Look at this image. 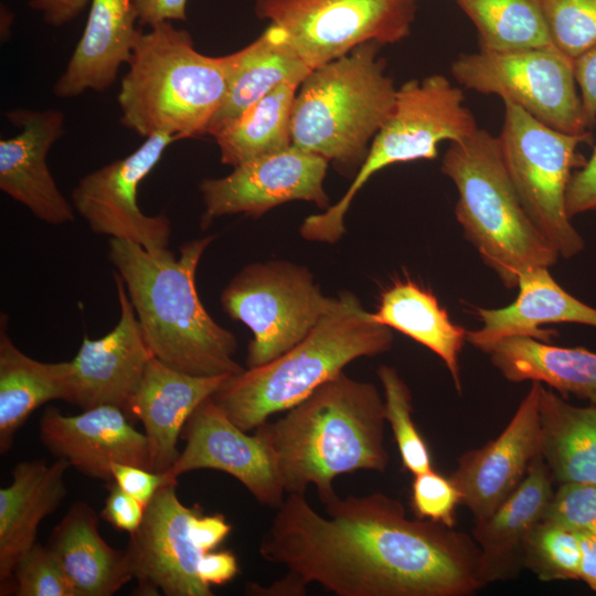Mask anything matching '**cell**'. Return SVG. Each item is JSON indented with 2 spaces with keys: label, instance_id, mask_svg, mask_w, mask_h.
Returning a JSON list of instances; mask_svg holds the SVG:
<instances>
[{
  "label": "cell",
  "instance_id": "obj_1",
  "mask_svg": "<svg viewBox=\"0 0 596 596\" xmlns=\"http://www.w3.org/2000/svg\"><path fill=\"white\" fill-rule=\"evenodd\" d=\"M323 505L326 515L305 494L288 493L262 538V557L287 570L278 581L287 595H304L311 583L337 596H469L482 588L471 535L409 519L382 492Z\"/></svg>",
  "mask_w": 596,
  "mask_h": 596
},
{
  "label": "cell",
  "instance_id": "obj_2",
  "mask_svg": "<svg viewBox=\"0 0 596 596\" xmlns=\"http://www.w3.org/2000/svg\"><path fill=\"white\" fill-rule=\"evenodd\" d=\"M275 422L255 433L268 448L287 493L313 485L326 504L338 494L333 480L356 470L384 471V401L372 383L343 372L317 387Z\"/></svg>",
  "mask_w": 596,
  "mask_h": 596
},
{
  "label": "cell",
  "instance_id": "obj_3",
  "mask_svg": "<svg viewBox=\"0 0 596 596\" xmlns=\"http://www.w3.org/2000/svg\"><path fill=\"white\" fill-rule=\"evenodd\" d=\"M213 236L153 254L137 243L110 237L108 258L126 290L153 355L164 364L198 376L235 375V336L205 310L195 286L200 258Z\"/></svg>",
  "mask_w": 596,
  "mask_h": 596
},
{
  "label": "cell",
  "instance_id": "obj_4",
  "mask_svg": "<svg viewBox=\"0 0 596 596\" xmlns=\"http://www.w3.org/2000/svg\"><path fill=\"white\" fill-rule=\"evenodd\" d=\"M117 102L120 123L145 138L175 140L205 135L221 107L233 70V54L207 56L185 30L166 21L140 31Z\"/></svg>",
  "mask_w": 596,
  "mask_h": 596
},
{
  "label": "cell",
  "instance_id": "obj_5",
  "mask_svg": "<svg viewBox=\"0 0 596 596\" xmlns=\"http://www.w3.org/2000/svg\"><path fill=\"white\" fill-rule=\"evenodd\" d=\"M340 297V305L299 343L266 364L228 376L212 395L236 426L255 430L270 415L304 401L353 360L390 350L391 328L375 322L352 294Z\"/></svg>",
  "mask_w": 596,
  "mask_h": 596
},
{
  "label": "cell",
  "instance_id": "obj_6",
  "mask_svg": "<svg viewBox=\"0 0 596 596\" xmlns=\"http://www.w3.org/2000/svg\"><path fill=\"white\" fill-rule=\"evenodd\" d=\"M441 172L456 185V217L482 260L508 288L521 273L550 267L557 252L523 207L507 170L498 137L478 129L450 142Z\"/></svg>",
  "mask_w": 596,
  "mask_h": 596
},
{
  "label": "cell",
  "instance_id": "obj_7",
  "mask_svg": "<svg viewBox=\"0 0 596 596\" xmlns=\"http://www.w3.org/2000/svg\"><path fill=\"white\" fill-rule=\"evenodd\" d=\"M377 44L364 43L306 77L292 107L291 145L343 166L363 159L397 92Z\"/></svg>",
  "mask_w": 596,
  "mask_h": 596
},
{
  "label": "cell",
  "instance_id": "obj_8",
  "mask_svg": "<svg viewBox=\"0 0 596 596\" xmlns=\"http://www.w3.org/2000/svg\"><path fill=\"white\" fill-rule=\"evenodd\" d=\"M504 104L498 136L501 153L526 213L558 256H575L584 240L571 223L565 207L566 190L574 168L585 158L577 151L592 134L571 135L549 127L521 107Z\"/></svg>",
  "mask_w": 596,
  "mask_h": 596
},
{
  "label": "cell",
  "instance_id": "obj_9",
  "mask_svg": "<svg viewBox=\"0 0 596 596\" xmlns=\"http://www.w3.org/2000/svg\"><path fill=\"white\" fill-rule=\"evenodd\" d=\"M341 297L321 294L310 273L285 262L251 264L225 287L223 310L253 333L248 368L266 364L305 339Z\"/></svg>",
  "mask_w": 596,
  "mask_h": 596
},
{
  "label": "cell",
  "instance_id": "obj_10",
  "mask_svg": "<svg viewBox=\"0 0 596 596\" xmlns=\"http://www.w3.org/2000/svg\"><path fill=\"white\" fill-rule=\"evenodd\" d=\"M468 89L497 95L556 130L583 135L589 128L576 91L573 60L554 45L460 54L450 67Z\"/></svg>",
  "mask_w": 596,
  "mask_h": 596
},
{
  "label": "cell",
  "instance_id": "obj_11",
  "mask_svg": "<svg viewBox=\"0 0 596 596\" xmlns=\"http://www.w3.org/2000/svg\"><path fill=\"white\" fill-rule=\"evenodd\" d=\"M421 0H257L256 14L277 25L313 71L368 43L405 39Z\"/></svg>",
  "mask_w": 596,
  "mask_h": 596
},
{
  "label": "cell",
  "instance_id": "obj_12",
  "mask_svg": "<svg viewBox=\"0 0 596 596\" xmlns=\"http://www.w3.org/2000/svg\"><path fill=\"white\" fill-rule=\"evenodd\" d=\"M464 100L462 91L440 74L404 83L361 169L336 203L337 212L344 214L356 192L379 170L398 162L435 159L440 141L459 142L472 136L479 128Z\"/></svg>",
  "mask_w": 596,
  "mask_h": 596
},
{
  "label": "cell",
  "instance_id": "obj_13",
  "mask_svg": "<svg viewBox=\"0 0 596 596\" xmlns=\"http://www.w3.org/2000/svg\"><path fill=\"white\" fill-rule=\"evenodd\" d=\"M174 141L166 134L147 137L130 155L78 181L71 194L72 204L94 233L137 243L153 254L168 248L172 232L169 217L145 214L137 193L140 182Z\"/></svg>",
  "mask_w": 596,
  "mask_h": 596
},
{
  "label": "cell",
  "instance_id": "obj_14",
  "mask_svg": "<svg viewBox=\"0 0 596 596\" xmlns=\"http://www.w3.org/2000/svg\"><path fill=\"white\" fill-rule=\"evenodd\" d=\"M175 483L161 487L146 505L140 526L126 552L138 595L212 596L198 574L202 552L191 538V522L202 509L187 507Z\"/></svg>",
  "mask_w": 596,
  "mask_h": 596
},
{
  "label": "cell",
  "instance_id": "obj_15",
  "mask_svg": "<svg viewBox=\"0 0 596 596\" xmlns=\"http://www.w3.org/2000/svg\"><path fill=\"white\" fill-rule=\"evenodd\" d=\"M328 160L294 145L243 162L226 177L200 184L203 226L223 215L260 216L285 202L304 200L328 209L323 179Z\"/></svg>",
  "mask_w": 596,
  "mask_h": 596
},
{
  "label": "cell",
  "instance_id": "obj_16",
  "mask_svg": "<svg viewBox=\"0 0 596 596\" xmlns=\"http://www.w3.org/2000/svg\"><path fill=\"white\" fill-rule=\"evenodd\" d=\"M247 433L209 396L184 424L181 439L185 446L164 473L178 481L192 470L223 471L237 479L260 504L277 509L286 491L268 448L256 433Z\"/></svg>",
  "mask_w": 596,
  "mask_h": 596
},
{
  "label": "cell",
  "instance_id": "obj_17",
  "mask_svg": "<svg viewBox=\"0 0 596 596\" xmlns=\"http://www.w3.org/2000/svg\"><path fill=\"white\" fill-rule=\"evenodd\" d=\"M119 320L99 339L83 338L71 360L70 401L83 411L111 405L127 416L146 366L155 356L143 336L121 276L113 273ZM129 417V416H128Z\"/></svg>",
  "mask_w": 596,
  "mask_h": 596
},
{
  "label": "cell",
  "instance_id": "obj_18",
  "mask_svg": "<svg viewBox=\"0 0 596 596\" xmlns=\"http://www.w3.org/2000/svg\"><path fill=\"white\" fill-rule=\"evenodd\" d=\"M542 383L532 385L504 429L457 459L450 479L473 520L489 517L521 483L540 455L539 402Z\"/></svg>",
  "mask_w": 596,
  "mask_h": 596
},
{
  "label": "cell",
  "instance_id": "obj_19",
  "mask_svg": "<svg viewBox=\"0 0 596 596\" xmlns=\"http://www.w3.org/2000/svg\"><path fill=\"white\" fill-rule=\"evenodd\" d=\"M39 437L56 458L66 459L89 478L111 481L114 462L152 470L145 433L116 406L102 405L77 415L46 407L39 421Z\"/></svg>",
  "mask_w": 596,
  "mask_h": 596
},
{
  "label": "cell",
  "instance_id": "obj_20",
  "mask_svg": "<svg viewBox=\"0 0 596 596\" xmlns=\"http://www.w3.org/2000/svg\"><path fill=\"white\" fill-rule=\"evenodd\" d=\"M6 117L20 131L0 140L1 191L47 224L73 222L76 211L57 188L46 163L51 147L63 134V113L11 109Z\"/></svg>",
  "mask_w": 596,
  "mask_h": 596
},
{
  "label": "cell",
  "instance_id": "obj_21",
  "mask_svg": "<svg viewBox=\"0 0 596 596\" xmlns=\"http://www.w3.org/2000/svg\"><path fill=\"white\" fill-rule=\"evenodd\" d=\"M553 482L539 455L514 491L489 517L473 520L471 536L480 550L478 577L482 587L513 579L524 568V547L550 507Z\"/></svg>",
  "mask_w": 596,
  "mask_h": 596
},
{
  "label": "cell",
  "instance_id": "obj_22",
  "mask_svg": "<svg viewBox=\"0 0 596 596\" xmlns=\"http://www.w3.org/2000/svg\"><path fill=\"white\" fill-rule=\"evenodd\" d=\"M228 376L188 374L156 356L148 362L128 416L142 423L152 471L166 472L171 468L180 455L177 444L188 418Z\"/></svg>",
  "mask_w": 596,
  "mask_h": 596
},
{
  "label": "cell",
  "instance_id": "obj_23",
  "mask_svg": "<svg viewBox=\"0 0 596 596\" xmlns=\"http://www.w3.org/2000/svg\"><path fill=\"white\" fill-rule=\"evenodd\" d=\"M71 464L56 458L21 461L12 481L0 489V595L13 594V571L20 556L36 543L42 520L67 496L64 476Z\"/></svg>",
  "mask_w": 596,
  "mask_h": 596
},
{
  "label": "cell",
  "instance_id": "obj_24",
  "mask_svg": "<svg viewBox=\"0 0 596 596\" xmlns=\"http://www.w3.org/2000/svg\"><path fill=\"white\" fill-rule=\"evenodd\" d=\"M534 267L521 273L519 294L509 306L499 309L477 308L482 327L467 331V341L482 352L510 337H529L549 342L556 333L542 324L575 322L596 327V309L564 290L549 273Z\"/></svg>",
  "mask_w": 596,
  "mask_h": 596
},
{
  "label": "cell",
  "instance_id": "obj_25",
  "mask_svg": "<svg viewBox=\"0 0 596 596\" xmlns=\"http://www.w3.org/2000/svg\"><path fill=\"white\" fill-rule=\"evenodd\" d=\"M132 0H91L83 34L54 85V95L72 98L110 87L128 64L140 33Z\"/></svg>",
  "mask_w": 596,
  "mask_h": 596
},
{
  "label": "cell",
  "instance_id": "obj_26",
  "mask_svg": "<svg viewBox=\"0 0 596 596\" xmlns=\"http://www.w3.org/2000/svg\"><path fill=\"white\" fill-rule=\"evenodd\" d=\"M47 546L76 596H111L134 578L126 550H116L102 538L98 515L87 502L70 507L53 529Z\"/></svg>",
  "mask_w": 596,
  "mask_h": 596
},
{
  "label": "cell",
  "instance_id": "obj_27",
  "mask_svg": "<svg viewBox=\"0 0 596 596\" xmlns=\"http://www.w3.org/2000/svg\"><path fill=\"white\" fill-rule=\"evenodd\" d=\"M311 72L285 33L270 24L258 39L233 53L226 95L206 134L214 136L283 83L301 85Z\"/></svg>",
  "mask_w": 596,
  "mask_h": 596
},
{
  "label": "cell",
  "instance_id": "obj_28",
  "mask_svg": "<svg viewBox=\"0 0 596 596\" xmlns=\"http://www.w3.org/2000/svg\"><path fill=\"white\" fill-rule=\"evenodd\" d=\"M7 316L0 323V453L41 405L70 401L71 361L46 363L28 356L10 339Z\"/></svg>",
  "mask_w": 596,
  "mask_h": 596
},
{
  "label": "cell",
  "instance_id": "obj_29",
  "mask_svg": "<svg viewBox=\"0 0 596 596\" xmlns=\"http://www.w3.org/2000/svg\"><path fill=\"white\" fill-rule=\"evenodd\" d=\"M510 382H541L562 395L573 394L596 406V353L563 348L529 337L500 340L488 352Z\"/></svg>",
  "mask_w": 596,
  "mask_h": 596
},
{
  "label": "cell",
  "instance_id": "obj_30",
  "mask_svg": "<svg viewBox=\"0 0 596 596\" xmlns=\"http://www.w3.org/2000/svg\"><path fill=\"white\" fill-rule=\"evenodd\" d=\"M540 456L558 485H596V406L568 404L542 384Z\"/></svg>",
  "mask_w": 596,
  "mask_h": 596
},
{
  "label": "cell",
  "instance_id": "obj_31",
  "mask_svg": "<svg viewBox=\"0 0 596 596\" xmlns=\"http://www.w3.org/2000/svg\"><path fill=\"white\" fill-rule=\"evenodd\" d=\"M371 318L393 328L437 354L461 392L459 354L467 331L455 324L435 295L413 280H397L381 295Z\"/></svg>",
  "mask_w": 596,
  "mask_h": 596
},
{
  "label": "cell",
  "instance_id": "obj_32",
  "mask_svg": "<svg viewBox=\"0 0 596 596\" xmlns=\"http://www.w3.org/2000/svg\"><path fill=\"white\" fill-rule=\"evenodd\" d=\"M298 86L283 83L213 136L224 164L236 167L291 146V113Z\"/></svg>",
  "mask_w": 596,
  "mask_h": 596
},
{
  "label": "cell",
  "instance_id": "obj_33",
  "mask_svg": "<svg viewBox=\"0 0 596 596\" xmlns=\"http://www.w3.org/2000/svg\"><path fill=\"white\" fill-rule=\"evenodd\" d=\"M478 31L481 50L552 46L541 0H454Z\"/></svg>",
  "mask_w": 596,
  "mask_h": 596
},
{
  "label": "cell",
  "instance_id": "obj_34",
  "mask_svg": "<svg viewBox=\"0 0 596 596\" xmlns=\"http://www.w3.org/2000/svg\"><path fill=\"white\" fill-rule=\"evenodd\" d=\"M581 555L577 531L543 519L526 541L523 567L541 582L577 581Z\"/></svg>",
  "mask_w": 596,
  "mask_h": 596
},
{
  "label": "cell",
  "instance_id": "obj_35",
  "mask_svg": "<svg viewBox=\"0 0 596 596\" xmlns=\"http://www.w3.org/2000/svg\"><path fill=\"white\" fill-rule=\"evenodd\" d=\"M384 391V418L391 426L404 469L413 475L434 469L425 439L412 418V394L398 372L389 365L377 369Z\"/></svg>",
  "mask_w": 596,
  "mask_h": 596
},
{
  "label": "cell",
  "instance_id": "obj_36",
  "mask_svg": "<svg viewBox=\"0 0 596 596\" xmlns=\"http://www.w3.org/2000/svg\"><path fill=\"white\" fill-rule=\"evenodd\" d=\"M553 45L571 60L596 45V0H541Z\"/></svg>",
  "mask_w": 596,
  "mask_h": 596
},
{
  "label": "cell",
  "instance_id": "obj_37",
  "mask_svg": "<svg viewBox=\"0 0 596 596\" xmlns=\"http://www.w3.org/2000/svg\"><path fill=\"white\" fill-rule=\"evenodd\" d=\"M12 583L17 596H76L54 553L39 542L18 560Z\"/></svg>",
  "mask_w": 596,
  "mask_h": 596
},
{
  "label": "cell",
  "instance_id": "obj_38",
  "mask_svg": "<svg viewBox=\"0 0 596 596\" xmlns=\"http://www.w3.org/2000/svg\"><path fill=\"white\" fill-rule=\"evenodd\" d=\"M411 507L418 519L455 525V510L461 493L450 479L434 469L414 475Z\"/></svg>",
  "mask_w": 596,
  "mask_h": 596
},
{
  "label": "cell",
  "instance_id": "obj_39",
  "mask_svg": "<svg viewBox=\"0 0 596 596\" xmlns=\"http://www.w3.org/2000/svg\"><path fill=\"white\" fill-rule=\"evenodd\" d=\"M544 519L596 536V485H560Z\"/></svg>",
  "mask_w": 596,
  "mask_h": 596
},
{
  "label": "cell",
  "instance_id": "obj_40",
  "mask_svg": "<svg viewBox=\"0 0 596 596\" xmlns=\"http://www.w3.org/2000/svg\"><path fill=\"white\" fill-rule=\"evenodd\" d=\"M108 491L100 518L117 531L134 533L141 524L146 505L124 491L114 480L106 482Z\"/></svg>",
  "mask_w": 596,
  "mask_h": 596
},
{
  "label": "cell",
  "instance_id": "obj_41",
  "mask_svg": "<svg viewBox=\"0 0 596 596\" xmlns=\"http://www.w3.org/2000/svg\"><path fill=\"white\" fill-rule=\"evenodd\" d=\"M113 480L127 493L147 505L157 491L178 481L170 479L164 472H156L146 468L114 462Z\"/></svg>",
  "mask_w": 596,
  "mask_h": 596
},
{
  "label": "cell",
  "instance_id": "obj_42",
  "mask_svg": "<svg viewBox=\"0 0 596 596\" xmlns=\"http://www.w3.org/2000/svg\"><path fill=\"white\" fill-rule=\"evenodd\" d=\"M565 207L570 219L588 211H596V143L584 166L572 174Z\"/></svg>",
  "mask_w": 596,
  "mask_h": 596
},
{
  "label": "cell",
  "instance_id": "obj_43",
  "mask_svg": "<svg viewBox=\"0 0 596 596\" xmlns=\"http://www.w3.org/2000/svg\"><path fill=\"white\" fill-rule=\"evenodd\" d=\"M576 84L581 89V100L587 124L596 123V45L573 60Z\"/></svg>",
  "mask_w": 596,
  "mask_h": 596
},
{
  "label": "cell",
  "instance_id": "obj_44",
  "mask_svg": "<svg viewBox=\"0 0 596 596\" xmlns=\"http://www.w3.org/2000/svg\"><path fill=\"white\" fill-rule=\"evenodd\" d=\"M231 529L224 515L220 513L204 515L201 510L193 518L190 532L195 546L202 553H206L217 547L226 539Z\"/></svg>",
  "mask_w": 596,
  "mask_h": 596
},
{
  "label": "cell",
  "instance_id": "obj_45",
  "mask_svg": "<svg viewBox=\"0 0 596 596\" xmlns=\"http://www.w3.org/2000/svg\"><path fill=\"white\" fill-rule=\"evenodd\" d=\"M237 573V558L230 551L203 553L198 564L199 577L209 586L223 585L235 577Z\"/></svg>",
  "mask_w": 596,
  "mask_h": 596
},
{
  "label": "cell",
  "instance_id": "obj_46",
  "mask_svg": "<svg viewBox=\"0 0 596 596\" xmlns=\"http://www.w3.org/2000/svg\"><path fill=\"white\" fill-rule=\"evenodd\" d=\"M138 22L153 26L166 21H185L188 0H132Z\"/></svg>",
  "mask_w": 596,
  "mask_h": 596
},
{
  "label": "cell",
  "instance_id": "obj_47",
  "mask_svg": "<svg viewBox=\"0 0 596 596\" xmlns=\"http://www.w3.org/2000/svg\"><path fill=\"white\" fill-rule=\"evenodd\" d=\"M91 0H29L43 20L52 26H62L77 18Z\"/></svg>",
  "mask_w": 596,
  "mask_h": 596
},
{
  "label": "cell",
  "instance_id": "obj_48",
  "mask_svg": "<svg viewBox=\"0 0 596 596\" xmlns=\"http://www.w3.org/2000/svg\"><path fill=\"white\" fill-rule=\"evenodd\" d=\"M577 532L582 552L579 579L596 592V536L586 531Z\"/></svg>",
  "mask_w": 596,
  "mask_h": 596
}]
</instances>
